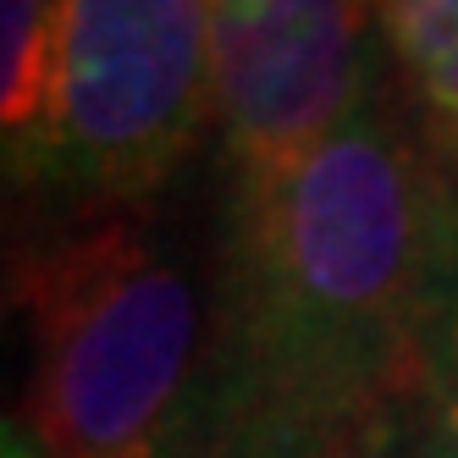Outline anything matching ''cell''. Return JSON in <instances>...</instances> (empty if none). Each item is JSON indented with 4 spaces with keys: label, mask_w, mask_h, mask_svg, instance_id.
Returning <instances> with one entry per match:
<instances>
[{
    "label": "cell",
    "mask_w": 458,
    "mask_h": 458,
    "mask_svg": "<svg viewBox=\"0 0 458 458\" xmlns=\"http://www.w3.org/2000/svg\"><path fill=\"white\" fill-rule=\"evenodd\" d=\"M210 348L172 458H376L458 282V193L370 100L299 172L226 188Z\"/></svg>",
    "instance_id": "cell-1"
},
{
    "label": "cell",
    "mask_w": 458,
    "mask_h": 458,
    "mask_svg": "<svg viewBox=\"0 0 458 458\" xmlns=\"http://www.w3.org/2000/svg\"><path fill=\"white\" fill-rule=\"evenodd\" d=\"M34 420L61 458H172L216 293L149 226L106 221L28 266Z\"/></svg>",
    "instance_id": "cell-2"
},
{
    "label": "cell",
    "mask_w": 458,
    "mask_h": 458,
    "mask_svg": "<svg viewBox=\"0 0 458 458\" xmlns=\"http://www.w3.org/2000/svg\"><path fill=\"white\" fill-rule=\"evenodd\" d=\"M210 116V0H61L55 83L34 160L83 205H139Z\"/></svg>",
    "instance_id": "cell-3"
},
{
    "label": "cell",
    "mask_w": 458,
    "mask_h": 458,
    "mask_svg": "<svg viewBox=\"0 0 458 458\" xmlns=\"http://www.w3.org/2000/svg\"><path fill=\"white\" fill-rule=\"evenodd\" d=\"M376 0H210V116L226 188L299 172L381 100Z\"/></svg>",
    "instance_id": "cell-4"
},
{
    "label": "cell",
    "mask_w": 458,
    "mask_h": 458,
    "mask_svg": "<svg viewBox=\"0 0 458 458\" xmlns=\"http://www.w3.org/2000/svg\"><path fill=\"white\" fill-rule=\"evenodd\" d=\"M376 22L425 144L458 177V0H376Z\"/></svg>",
    "instance_id": "cell-5"
},
{
    "label": "cell",
    "mask_w": 458,
    "mask_h": 458,
    "mask_svg": "<svg viewBox=\"0 0 458 458\" xmlns=\"http://www.w3.org/2000/svg\"><path fill=\"white\" fill-rule=\"evenodd\" d=\"M55 12L61 0H0V122H6V177L39 149L55 83Z\"/></svg>",
    "instance_id": "cell-6"
},
{
    "label": "cell",
    "mask_w": 458,
    "mask_h": 458,
    "mask_svg": "<svg viewBox=\"0 0 458 458\" xmlns=\"http://www.w3.org/2000/svg\"><path fill=\"white\" fill-rule=\"evenodd\" d=\"M409 398H414L420 458H458V282L425 326Z\"/></svg>",
    "instance_id": "cell-7"
},
{
    "label": "cell",
    "mask_w": 458,
    "mask_h": 458,
    "mask_svg": "<svg viewBox=\"0 0 458 458\" xmlns=\"http://www.w3.org/2000/svg\"><path fill=\"white\" fill-rule=\"evenodd\" d=\"M0 458H61V453L39 437V425H34V420L6 414V425H0Z\"/></svg>",
    "instance_id": "cell-8"
}]
</instances>
